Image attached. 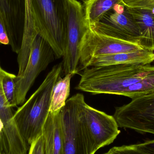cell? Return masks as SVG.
Here are the masks:
<instances>
[{"mask_svg":"<svg viewBox=\"0 0 154 154\" xmlns=\"http://www.w3.org/2000/svg\"><path fill=\"white\" fill-rule=\"evenodd\" d=\"M76 88L133 99L154 92V66L136 63L87 68Z\"/></svg>","mask_w":154,"mask_h":154,"instance_id":"6da1fadb","label":"cell"},{"mask_svg":"<svg viewBox=\"0 0 154 154\" xmlns=\"http://www.w3.org/2000/svg\"><path fill=\"white\" fill-rule=\"evenodd\" d=\"M62 71V63L54 66L38 89L14 113L15 125L29 149L42 135L50 112L52 90Z\"/></svg>","mask_w":154,"mask_h":154,"instance_id":"7a4b0ae2","label":"cell"},{"mask_svg":"<svg viewBox=\"0 0 154 154\" xmlns=\"http://www.w3.org/2000/svg\"><path fill=\"white\" fill-rule=\"evenodd\" d=\"M68 0H26L30 5L35 29L50 46L55 57L66 52L68 20Z\"/></svg>","mask_w":154,"mask_h":154,"instance_id":"3957f363","label":"cell"},{"mask_svg":"<svg viewBox=\"0 0 154 154\" xmlns=\"http://www.w3.org/2000/svg\"><path fill=\"white\" fill-rule=\"evenodd\" d=\"M86 103L83 94L77 93L67 100L60 110L64 137L63 154H93L80 117Z\"/></svg>","mask_w":154,"mask_h":154,"instance_id":"277c9868","label":"cell"},{"mask_svg":"<svg viewBox=\"0 0 154 154\" xmlns=\"http://www.w3.org/2000/svg\"><path fill=\"white\" fill-rule=\"evenodd\" d=\"M90 28L98 34L139 45L140 35L137 23L122 1Z\"/></svg>","mask_w":154,"mask_h":154,"instance_id":"5b68a950","label":"cell"},{"mask_svg":"<svg viewBox=\"0 0 154 154\" xmlns=\"http://www.w3.org/2000/svg\"><path fill=\"white\" fill-rule=\"evenodd\" d=\"M67 45L63 57L64 75L79 74L80 47L83 36L90 27L85 19L83 5L77 0H68Z\"/></svg>","mask_w":154,"mask_h":154,"instance_id":"8992f818","label":"cell"},{"mask_svg":"<svg viewBox=\"0 0 154 154\" xmlns=\"http://www.w3.org/2000/svg\"><path fill=\"white\" fill-rule=\"evenodd\" d=\"M113 117L119 127L154 135V92L116 108Z\"/></svg>","mask_w":154,"mask_h":154,"instance_id":"52a82bcc","label":"cell"},{"mask_svg":"<svg viewBox=\"0 0 154 154\" xmlns=\"http://www.w3.org/2000/svg\"><path fill=\"white\" fill-rule=\"evenodd\" d=\"M80 117L92 153L112 143L120 133L113 116L91 107L86 103Z\"/></svg>","mask_w":154,"mask_h":154,"instance_id":"ba28073f","label":"cell"},{"mask_svg":"<svg viewBox=\"0 0 154 154\" xmlns=\"http://www.w3.org/2000/svg\"><path fill=\"white\" fill-rule=\"evenodd\" d=\"M55 55L48 43L38 34L35 38L29 58L23 73L15 79V99L17 106L25 102L26 95L42 71L54 60Z\"/></svg>","mask_w":154,"mask_h":154,"instance_id":"9c48e42d","label":"cell"},{"mask_svg":"<svg viewBox=\"0 0 154 154\" xmlns=\"http://www.w3.org/2000/svg\"><path fill=\"white\" fill-rule=\"evenodd\" d=\"M143 49L138 44L100 35L89 28L81 42L79 72L84 70L87 63L95 57L134 52Z\"/></svg>","mask_w":154,"mask_h":154,"instance_id":"30bf717a","label":"cell"},{"mask_svg":"<svg viewBox=\"0 0 154 154\" xmlns=\"http://www.w3.org/2000/svg\"><path fill=\"white\" fill-rule=\"evenodd\" d=\"M2 14L9 45L18 54L22 43L26 16V0H0Z\"/></svg>","mask_w":154,"mask_h":154,"instance_id":"8fae6325","label":"cell"},{"mask_svg":"<svg viewBox=\"0 0 154 154\" xmlns=\"http://www.w3.org/2000/svg\"><path fill=\"white\" fill-rule=\"evenodd\" d=\"M154 61L153 51L143 49L134 52L95 57L88 61L84 69L90 67L102 66L125 63L151 64Z\"/></svg>","mask_w":154,"mask_h":154,"instance_id":"7c38bea8","label":"cell"},{"mask_svg":"<svg viewBox=\"0 0 154 154\" xmlns=\"http://www.w3.org/2000/svg\"><path fill=\"white\" fill-rule=\"evenodd\" d=\"M59 111L49 112L43 126L42 135L46 154H63L64 137Z\"/></svg>","mask_w":154,"mask_h":154,"instance_id":"4fadbf2b","label":"cell"},{"mask_svg":"<svg viewBox=\"0 0 154 154\" xmlns=\"http://www.w3.org/2000/svg\"><path fill=\"white\" fill-rule=\"evenodd\" d=\"M128 7V6H127ZM137 23L140 32L139 45L149 51H154V15L146 9L128 7Z\"/></svg>","mask_w":154,"mask_h":154,"instance_id":"5bb4252c","label":"cell"},{"mask_svg":"<svg viewBox=\"0 0 154 154\" xmlns=\"http://www.w3.org/2000/svg\"><path fill=\"white\" fill-rule=\"evenodd\" d=\"M121 0H88L83 2L85 19L89 27L100 20L109 11Z\"/></svg>","mask_w":154,"mask_h":154,"instance_id":"9a60e30c","label":"cell"},{"mask_svg":"<svg viewBox=\"0 0 154 154\" xmlns=\"http://www.w3.org/2000/svg\"><path fill=\"white\" fill-rule=\"evenodd\" d=\"M73 76L68 74L63 78L60 76L55 83L51 94L50 112L55 113L60 111L66 105L69 97L70 81Z\"/></svg>","mask_w":154,"mask_h":154,"instance_id":"2e32d148","label":"cell"},{"mask_svg":"<svg viewBox=\"0 0 154 154\" xmlns=\"http://www.w3.org/2000/svg\"><path fill=\"white\" fill-rule=\"evenodd\" d=\"M4 71L0 63V118L4 123L9 138L13 141H17L20 139L21 136L14 119V113L13 112L12 108L7 103L2 89L1 81Z\"/></svg>","mask_w":154,"mask_h":154,"instance_id":"e0dca14e","label":"cell"},{"mask_svg":"<svg viewBox=\"0 0 154 154\" xmlns=\"http://www.w3.org/2000/svg\"><path fill=\"white\" fill-rule=\"evenodd\" d=\"M16 76L5 70L2 76V87L5 98L11 108L17 106L15 99V79Z\"/></svg>","mask_w":154,"mask_h":154,"instance_id":"ac0fdd59","label":"cell"},{"mask_svg":"<svg viewBox=\"0 0 154 154\" xmlns=\"http://www.w3.org/2000/svg\"><path fill=\"white\" fill-rule=\"evenodd\" d=\"M121 1L128 7L149 10L154 15V0H121Z\"/></svg>","mask_w":154,"mask_h":154,"instance_id":"d6986e66","label":"cell"},{"mask_svg":"<svg viewBox=\"0 0 154 154\" xmlns=\"http://www.w3.org/2000/svg\"><path fill=\"white\" fill-rule=\"evenodd\" d=\"M103 154H151L137 148L134 145L115 146Z\"/></svg>","mask_w":154,"mask_h":154,"instance_id":"ffe728a7","label":"cell"},{"mask_svg":"<svg viewBox=\"0 0 154 154\" xmlns=\"http://www.w3.org/2000/svg\"><path fill=\"white\" fill-rule=\"evenodd\" d=\"M28 154H46L44 138L42 135L31 145Z\"/></svg>","mask_w":154,"mask_h":154,"instance_id":"44dd1931","label":"cell"},{"mask_svg":"<svg viewBox=\"0 0 154 154\" xmlns=\"http://www.w3.org/2000/svg\"><path fill=\"white\" fill-rule=\"evenodd\" d=\"M0 43L3 45H9V39L4 22L2 14L0 11Z\"/></svg>","mask_w":154,"mask_h":154,"instance_id":"7402d4cb","label":"cell"},{"mask_svg":"<svg viewBox=\"0 0 154 154\" xmlns=\"http://www.w3.org/2000/svg\"><path fill=\"white\" fill-rule=\"evenodd\" d=\"M134 145L137 148L143 152L149 154H154V140Z\"/></svg>","mask_w":154,"mask_h":154,"instance_id":"603a6c76","label":"cell"},{"mask_svg":"<svg viewBox=\"0 0 154 154\" xmlns=\"http://www.w3.org/2000/svg\"><path fill=\"white\" fill-rule=\"evenodd\" d=\"M77 1H82V2H86V1H88V0H77Z\"/></svg>","mask_w":154,"mask_h":154,"instance_id":"cb8c5ba5","label":"cell"}]
</instances>
